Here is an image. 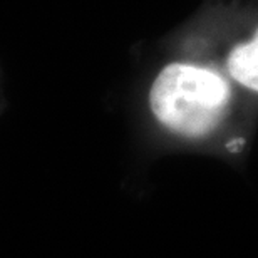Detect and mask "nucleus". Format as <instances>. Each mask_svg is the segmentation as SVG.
<instances>
[{"label":"nucleus","instance_id":"2","mask_svg":"<svg viewBox=\"0 0 258 258\" xmlns=\"http://www.w3.org/2000/svg\"><path fill=\"white\" fill-rule=\"evenodd\" d=\"M225 71L231 82L258 96V27L226 52Z\"/></svg>","mask_w":258,"mask_h":258},{"label":"nucleus","instance_id":"1","mask_svg":"<svg viewBox=\"0 0 258 258\" xmlns=\"http://www.w3.org/2000/svg\"><path fill=\"white\" fill-rule=\"evenodd\" d=\"M233 102L231 81L220 71L173 62L159 71L149 89V107L168 131L188 139L216 133Z\"/></svg>","mask_w":258,"mask_h":258}]
</instances>
